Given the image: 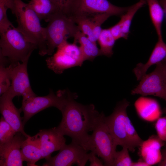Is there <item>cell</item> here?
Masks as SVG:
<instances>
[{
  "mask_svg": "<svg viewBox=\"0 0 166 166\" xmlns=\"http://www.w3.org/2000/svg\"><path fill=\"white\" fill-rule=\"evenodd\" d=\"M74 38V42L80 44L79 47L85 61H92L97 57L101 56L96 42L91 41L80 31L77 32Z\"/></svg>",
  "mask_w": 166,
  "mask_h": 166,
  "instance_id": "20",
  "label": "cell"
},
{
  "mask_svg": "<svg viewBox=\"0 0 166 166\" xmlns=\"http://www.w3.org/2000/svg\"><path fill=\"white\" fill-rule=\"evenodd\" d=\"M41 21L49 22L60 12L51 0H31L28 3Z\"/></svg>",
  "mask_w": 166,
  "mask_h": 166,
  "instance_id": "19",
  "label": "cell"
},
{
  "mask_svg": "<svg viewBox=\"0 0 166 166\" xmlns=\"http://www.w3.org/2000/svg\"><path fill=\"white\" fill-rule=\"evenodd\" d=\"M100 113L90 135L89 151L94 152L104 162V166H112L117 146L105 120Z\"/></svg>",
  "mask_w": 166,
  "mask_h": 166,
  "instance_id": "4",
  "label": "cell"
},
{
  "mask_svg": "<svg viewBox=\"0 0 166 166\" xmlns=\"http://www.w3.org/2000/svg\"><path fill=\"white\" fill-rule=\"evenodd\" d=\"M146 4L145 0H139L136 3L129 6L126 12L121 17V19L118 23L121 27L124 38L127 39L128 38L132 22L135 14Z\"/></svg>",
  "mask_w": 166,
  "mask_h": 166,
  "instance_id": "22",
  "label": "cell"
},
{
  "mask_svg": "<svg viewBox=\"0 0 166 166\" xmlns=\"http://www.w3.org/2000/svg\"><path fill=\"white\" fill-rule=\"evenodd\" d=\"M13 0H0V34L11 28L14 27L7 15L8 9L11 10Z\"/></svg>",
  "mask_w": 166,
  "mask_h": 166,
  "instance_id": "28",
  "label": "cell"
},
{
  "mask_svg": "<svg viewBox=\"0 0 166 166\" xmlns=\"http://www.w3.org/2000/svg\"><path fill=\"white\" fill-rule=\"evenodd\" d=\"M155 128L157 136L166 144V115L160 117L156 119Z\"/></svg>",
  "mask_w": 166,
  "mask_h": 166,
  "instance_id": "33",
  "label": "cell"
},
{
  "mask_svg": "<svg viewBox=\"0 0 166 166\" xmlns=\"http://www.w3.org/2000/svg\"><path fill=\"white\" fill-rule=\"evenodd\" d=\"M11 10L16 18L17 29L37 46L40 55L47 54L45 28L42 26L41 20L34 11L22 0H13Z\"/></svg>",
  "mask_w": 166,
  "mask_h": 166,
  "instance_id": "2",
  "label": "cell"
},
{
  "mask_svg": "<svg viewBox=\"0 0 166 166\" xmlns=\"http://www.w3.org/2000/svg\"><path fill=\"white\" fill-rule=\"evenodd\" d=\"M97 41L100 46L101 55L110 57L113 55V48L116 40L109 29H102Z\"/></svg>",
  "mask_w": 166,
  "mask_h": 166,
  "instance_id": "23",
  "label": "cell"
},
{
  "mask_svg": "<svg viewBox=\"0 0 166 166\" xmlns=\"http://www.w3.org/2000/svg\"><path fill=\"white\" fill-rule=\"evenodd\" d=\"M35 136L39 142L42 159L46 160L51 157L53 152L59 150L66 144L65 138L56 127L41 130Z\"/></svg>",
  "mask_w": 166,
  "mask_h": 166,
  "instance_id": "15",
  "label": "cell"
},
{
  "mask_svg": "<svg viewBox=\"0 0 166 166\" xmlns=\"http://www.w3.org/2000/svg\"><path fill=\"white\" fill-rule=\"evenodd\" d=\"M14 97L7 91L1 95L0 110L2 116L17 132H20L27 138L30 136L24 131L22 119L20 116L22 111L14 105L13 99Z\"/></svg>",
  "mask_w": 166,
  "mask_h": 166,
  "instance_id": "14",
  "label": "cell"
},
{
  "mask_svg": "<svg viewBox=\"0 0 166 166\" xmlns=\"http://www.w3.org/2000/svg\"><path fill=\"white\" fill-rule=\"evenodd\" d=\"M156 65L152 72L142 77L131 94L153 96L163 99L166 102V70L163 62Z\"/></svg>",
  "mask_w": 166,
  "mask_h": 166,
  "instance_id": "8",
  "label": "cell"
},
{
  "mask_svg": "<svg viewBox=\"0 0 166 166\" xmlns=\"http://www.w3.org/2000/svg\"><path fill=\"white\" fill-rule=\"evenodd\" d=\"M132 166H149V165L144 160L140 159L138 161L133 162Z\"/></svg>",
  "mask_w": 166,
  "mask_h": 166,
  "instance_id": "37",
  "label": "cell"
},
{
  "mask_svg": "<svg viewBox=\"0 0 166 166\" xmlns=\"http://www.w3.org/2000/svg\"><path fill=\"white\" fill-rule=\"evenodd\" d=\"M140 106L136 104L137 111L141 117L149 115L152 112L158 117H160L161 111L157 101L152 99H144Z\"/></svg>",
  "mask_w": 166,
  "mask_h": 166,
  "instance_id": "26",
  "label": "cell"
},
{
  "mask_svg": "<svg viewBox=\"0 0 166 166\" xmlns=\"http://www.w3.org/2000/svg\"><path fill=\"white\" fill-rule=\"evenodd\" d=\"M59 151L57 155L47 159L42 166H69L76 164L84 166L89 160V151L74 141L65 144Z\"/></svg>",
  "mask_w": 166,
  "mask_h": 166,
  "instance_id": "9",
  "label": "cell"
},
{
  "mask_svg": "<svg viewBox=\"0 0 166 166\" xmlns=\"http://www.w3.org/2000/svg\"><path fill=\"white\" fill-rule=\"evenodd\" d=\"M8 59L0 54V94L1 95L8 89L11 85V80Z\"/></svg>",
  "mask_w": 166,
  "mask_h": 166,
  "instance_id": "24",
  "label": "cell"
},
{
  "mask_svg": "<svg viewBox=\"0 0 166 166\" xmlns=\"http://www.w3.org/2000/svg\"><path fill=\"white\" fill-rule=\"evenodd\" d=\"M119 151H116L115 154L112 166H132L133 162L129 153V149L123 147Z\"/></svg>",
  "mask_w": 166,
  "mask_h": 166,
  "instance_id": "30",
  "label": "cell"
},
{
  "mask_svg": "<svg viewBox=\"0 0 166 166\" xmlns=\"http://www.w3.org/2000/svg\"><path fill=\"white\" fill-rule=\"evenodd\" d=\"M21 154L23 161L26 162L27 166H37L36 163L42 159L39 142L35 136H30L23 141Z\"/></svg>",
  "mask_w": 166,
  "mask_h": 166,
  "instance_id": "18",
  "label": "cell"
},
{
  "mask_svg": "<svg viewBox=\"0 0 166 166\" xmlns=\"http://www.w3.org/2000/svg\"><path fill=\"white\" fill-rule=\"evenodd\" d=\"M28 61L18 62L9 65L11 85L7 91L14 97L22 96L24 99L36 95L30 82L27 71Z\"/></svg>",
  "mask_w": 166,
  "mask_h": 166,
  "instance_id": "12",
  "label": "cell"
},
{
  "mask_svg": "<svg viewBox=\"0 0 166 166\" xmlns=\"http://www.w3.org/2000/svg\"><path fill=\"white\" fill-rule=\"evenodd\" d=\"M125 129L129 151L134 152L135 148L139 147L143 140L138 134L127 114L125 117Z\"/></svg>",
  "mask_w": 166,
  "mask_h": 166,
  "instance_id": "25",
  "label": "cell"
},
{
  "mask_svg": "<svg viewBox=\"0 0 166 166\" xmlns=\"http://www.w3.org/2000/svg\"><path fill=\"white\" fill-rule=\"evenodd\" d=\"M65 97V89L59 90L56 93L50 89L49 93L46 96L36 95L22 99L20 108L23 112L22 121L24 125L32 117L46 109L53 107L61 111L64 104Z\"/></svg>",
  "mask_w": 166,
  "mask_h": 166,
  "instance_id": "7",
  "label": "cell"
},
{
  "mask_svg": "<svg viewBox=\"0 0 166 166\" xmlns=\"http://www.w3.org/2000/svg\"><path fill=\"white\" fill-rule=\"evenodd\" d=\"M45 28L47 54L51 56L55 48L68 38L74 37L80 30L72 18L61 12L53 16Z\"/></svg>",
  "mask_w": 166,
  "mask_h": 166,
  "instance_id": "5",
  "label": "cell"
},
{
  "mask_svg": "<svg viewBox=\"0 0 166 166\" xmlns=\"http://www.w3.org/2000/svg\"><path fill=\"white\" fill-rule=\"evenodd\" d=\"M129 105V102L124 99L117 103L110 115L105 117V121L116 145L127 147L128 149L129 145L125 129V117L127 114V109Z\"/></svg>",
  "mask_w": 166,
  "mask_h": 166,
  "instance_id": "11",
  "label": "cell"
},
{
  "mask_svg": "<svg viewBox=\"0 0 166 166\" xmlns=\"http://www.w3.org/2000/svg\"><path fill=\"white\" fill-rule=\"evenodd\" d=\"M0 34V54L8 59L10 64L28 61L32 52L37 49L15 27Z\"/></svg>",
  "mask_w": 166,
  "mask_h": 166,
  "instance_id": "3",
  "label": "cell"
},
{
  "mask_svg": "<svg viewBox=\"0 0 166 166\" xmlns=\"http://www.w3.org/2000/svg\"><path fill=\"white\" fill-rule=\"evenodd\" d=\"M96 154L92 152L89 153V160L90 162V166H103L104 163L102 161L96 156Z\"/></svg>",
  "mask_w": 166,
  "mask_h": 166,
  "instance_id": "35",
  "label": "cell"
},
{
  "mask_svg": "<svg viewBox=\"0 0 166 166\" xmlns=\"http://www.w3.org/2000/svg\"><path fill=\"white\" fill-rule=\"evenodd\" d=\"M17 132L2 116L0 120V145L10 141Z\"/></svg>",
  "mask_w": 166,
  "mask_h": 166,
  "instance_id": "29",
  "label": "cell"
},
{
  "mask_svg": "<svg viewBox=\"0 0 166 166\" xmlns=\"http://www.w3.org/2000/svg\"><path fill=\"white\" fill-rule=\"evenodd\" d=\"M76 44L66 41L60 45L56 52L46 59L49 69L56 74H61L67 69L81 66L85 60Z\"/></svg>",
  "mask_w": 166,
  "mask_h": 166,
  "instance_id": "6",
  "label": "cell"
},
{
  "mask_svg": "<svg viewBox=\"0 0 166 166\" xmlns=\"http://www.w3.org/2000/svg\"><path fill=\"white\" fill-rule=\"evenodd\" d=\"M109 29L112 35L116 40L121 38H123L121 28L118 22Z\"/></svg>",
  "mask_w": 166,
  "mask_h": 166,
  "instance_id": "34",
  "label": "cell"
},
{
  "mask_svg": "<svg viewBox=\"0 0 166 166\" xmlns=\"http://www.w3.org/2000/svg\"><path fill=\"white\" fill-rule=\"evenodd\" d=\"M162 62L166 70V61Z\"/></svg>",
  "mask_w": 166,
  "mask_h": 166,
  "instance_id": "39",
  "label": "cell"
},
{
  "mask_svg": "<svg viewBox=\"0 0 166 166\" xmlns=\"http://www.w3.org/2000/svg\"><path fill=\"white\" fill-rule=\"evenodd\" d=\"M110 16L106 14H96L90 18L93 24V31L94 38L96 41L101 31V26Z\"/></svg>",
  "mask_w": 166,
  "mask_h": 166,
  "instance_id": "31",
  "label": "cell"
},
{
  "mask_svg": "<svg viewBox=\"0 0 166 166\" xmlns=\"http://www.w3.org/2000/svg\"><path fill=\"white\" fill-rule=\"evenodd\" d=\"M77 95L66 89L65 103L61 111L62 118L57 130L63 136L89 151L90 135L100 113L94 105H84L77 102Z\"/></svg>",
  "mask_w": 166,
  "mask_h": 166,
  "instance_id": "1",
  "label": "cell"
},
{
  "mask_svg": "<svg viewBox=\"0 0 166 166\" xmlns=\"http://www.w3.org/2000/svg\"><path fill=\"white\" fill-rule=\"evenodd\" d=\"M26 138L21 132H17L10 141L0 145V166L23 165L21 147Z\"/></svg>",
  "mask_w": 166,
  "mask_h": 166,
  "instance_id": "13",
  "label": "cell"
},
{
  "mask_svg": "<svg viewBox=\"0 0 166 166\" xmlns=\"http://www.w3.org/2000/svg\"><path fill=\"white\" fill-rule=\"evenodd\" d=\"M60 12L70 16L77 0H51Z\"/></svg>",
  "mask_w": 166,
  "mask_h": 166,
  "instance_id": "32",
  "label": "cell"
},
{
  "mask_svg": "<svg viewBox=\"0 0 166 166\" xmlns=\"http://www.w3.org/2000/svg\"><path fill=\"white\" fill-rule=\"evenodd\" d=\"M166 61V44L163 38L158 41L147 61L145 64L140 63L136 65L133 71L138 81H140L146 73L152 66Z\"/></svg>",
  "mask_w": 166,
  "mask_h": 166,
  "instance_id": "17",
  "label": "cell"
},
{
  "mask_svg": "<svg viewBox=\"0 0 166 166\" xmlns=\"http://www.w3.org/2000/svg\"><path fill=\"white\" fill-rule=\"evenodd\" d=\"M71 17L80 31L91 41L96 42L93 36V24L90 18L84 15H76Z\"/></svg>",
  "mask_w": 166,
  "mask_h": 166,
  "instance_id": "27",
  "label": "cell"
},
{
  "mask_svg": "<svg viewBox=\"0 0 166 166\" xmlns=\"http://www.w3.org/2000/svg\"><path fill=\"white\" fill-rule=\"evenodd\" d=\"M128 8L115 6L108 0H77L70 16L92 17L99 14H106L110 16L121 17Z\"/></svg>",
  "mask_w": 166,
  "mask_h": 166,
  "instance_id": "10",
  "label": "cell"
},
{
  "mask_svg": "<svg viewBox=\"0 0 166 166\" xmlns=\"http://www.w3.org/2000/svg\"><path fill=\"white\" fill-rule=\"evenodd\" d=\"M163 112L166 115V106L163 109Z\"/></svg>",
  "mask_w": 166,
  "mask_h": 166,
  "instance_id": "38",
  "label": "cell"
},
{
  "mask_svg": "<svg viewBox=\"0 0 166 166\" xmlns=\"http://www.w3.org/2000/svg\"><path fill=\"white\" fill-rule=\"evenodd\" d=\"M163 147L164 148L161 151V159L158 164V165L159 166H166V144H165Z\"/></svg>",
  "mask_w": 166,
  "mask_h": 166,
  "instance_id": "36",
  "label": "cell"
},
{
  "mask_svg": "<svg viewBox=\"0 0 166 166\" xmlns=\"http://www.w3.org/2000/svg\"><path fill=\"white\" fill-rule=\"evenodd\" d=\"M165 144L157 135L151 136L148 140L143 141L139 147L140 159L149 166L158 164L162 158L161 148Z\"/></svg>",
  "mask_w": 166,
  "mask_h": 166,
  "instance_id": "16",
  "label": "cell"
},
{
  "mask_svg": "<svg viewBox=\"0 0 166 166\" xmlns=\"http://www.w3.org/2000/svg\"><path fill=\"white\" fill-rule=\"evenodd\" d=\"M148 5L152 23L157 34L158 39L163 38L162 26L164 12L159 0H145Z\"/></svg>",
  "mask_w": 166,
  "mask_h": 166,
  "instance_id": "21",
  "label": "cell"
}]
</instances>
